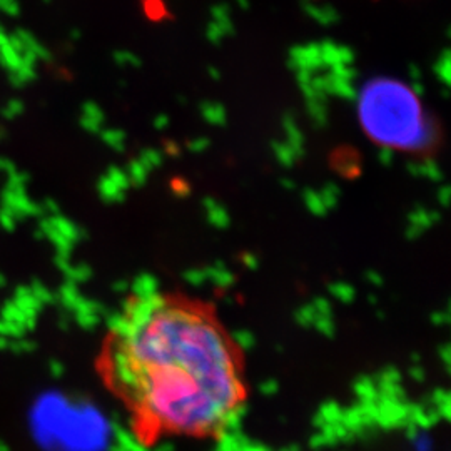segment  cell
<instances>
[{"label":"cell","instance_id":"cell-1","mask_svg":"<svg viewBox=\"0 0 451 451\" xmlns=\"http://www.w3.org/2000/svg\"><path fill=\"white\" fill-rule=\"evenodd\" d=\"M95 371L144 448L219 440L250 399L246 355L216 305L178 289L130 294L104 332Z\"/></svg>","mask_w":451,"mask_h":451},{"label":"cell","instance_id":"cell-2","mask_svg":"<svg viewBox=\"0 0 451 451\" xmlns=\"http://www.w3.org/2000/svg\"><path fill=\"white\" fill-rule=\"evenodd\" d=\"M356 116L374 144L402 153H423L436 139L435 124L410 84L374 75L360 86Z\"/></svg>","mask_w":451,"mask_h":451}]
</instances>
